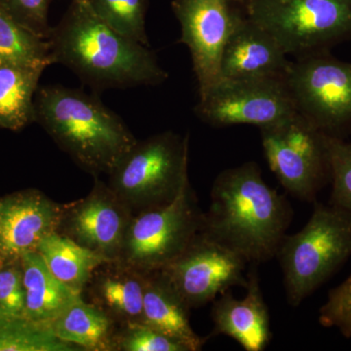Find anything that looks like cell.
<instances>
[{
    "label": "cell",
    "mask_w": 351,
    "mask_h": 351,
    "mask_svg": "<svg viewBox=\"0 0 351 351\" xmlns=\"http://www.w3.org/2000/svg\"><path fill=\"white\" fill-rule=\"evenodd\" d=\"M290 203L263 179L254 161L221 171L213 182L200 232L247 263L276 257L292 221Z\"/></svg>",
    "instance_id": "1"
},
{
    "label": "cell",
    "mask_w": 351,
    "mask_h": 351,
    "mask_svg": "<svg viewBox=\"0 0 351 351\" xmlns=\"http://www.w3.org/2000/svg\"><path fill=\"white\" fill-rule=\"evenodd\" d=\"M55 64L97 90L156 86L168 78L149 46L122 36L73 0L48 38Z\"/></svg>",
    "instance_id": "2"
},
{
    "label": "cell",
    "mask_w": 351,
    "mask_h": 351,
    "mask_svg": "<svg viewBox=\"0 0 351 351\" xmlns=\"http://www.w3.org/2000/svg\"><path fill=\"white\" fill-rule=\"evenodd\" d=\"M36 121L83 170L110 175L137 138L119 115L82 90L38 87Z\"/></svg>",
    "instance_id": "3"
},
{
    "label": "cell",
    "mask_w": 351,
    "mask_h": 351,
    "mask_svg": "<svg viewBox=\"0 0 351 351\" xmlns=\"http://www.w3.org/2000/svg\"><path fill=\"white\" fill-rule=\"evenodd\" d=\"M351 256V215L315 202L300 232L284 237L276 257L287 301L297 307L326 282Z\"/></svg>",
    "instance_id": "4"
},
{
    "label": "cell",
    "mask_w": 351,
    "mask_h": 351,
    "mask_svg": "<svg viewBox=\"0 0 351 351\" xmlns=\"http://www.w3.org/2000/svg\"><path fill=\"white\" fill-rule=\"evenodd\" d=\"M189 135L156 134L136 144L110 175L108 186L134 214L171 202L189 181Z\"/></svg>",
    "instance_id": "5"
},
{
    "label": "cell",
    "mask_w": 351,
    "mask_h": 351,
    "mask_svg": "<svg viewBox=\"0 0 351 351\" xmlns=\"http://www.w3.org/2000/svg\"><path fill=\"white\" fill-rule=\"evenodd\" d=\"M246 12L288 56L331 51L351 40V0H256Z\"/></svg>",
    "instance_id": "6"
},
{
    "label": "cell",
    "mask_w": 351,
    "mask_h": 351,
    "mask_svg": "<svg viewBox=\"0 0 351 351\" xmlns=\"http://www.w3.org/2000/svg\"><path fill=\"white\" fill-rule=\"evenodd\" d=\"M202 214L188 181L168 204L133 215L115 261L144 276L159 271L199 232Z\"/></svg>",
    "instance_id": "7"
},
{
    "label": "cell",
    "mask_w": 351,
    "mask_h": 351,
    "mask_svg": "<svg viewBox=\"0 0 351 351\" xmlns=\"http://www.w3.org/2000/svg\"><path fill=\"white\" fill-rule=\"evenodd\" d=\"M258 129L263 154L281 186L300 200L315 201L331 182L326 134L299 112Z\"/></svg>",
    "instance_id": "8"
},
{
    "label": "cell",
    "mask_w": 351,
    "mask_h": 351,
    "mask_svg": "<svg viewBox=\"0 0 351 351\" xmlns=\"http://www.w3.org/2000/svg\"><path fill=\"white\" fill-rule=\"evenodd\" d=\"M295 110L330 137L351 132V63L331 51L295 57L285 75Z\"/></svg>",
    "instance_id": "9"
},
{
    "label": "cell",
    "mask_w": 351,
    "mask_h": 351,
    "mask_svg": "<svg viewBox=\"0 0 351 351\" xmlns=\"http://www.w3.org/2000/svg\"><path fill=\"white\" fill-rule=\"evenodd\" d=\"M196 117L214 127L276 123L297 112L286 83L278 77L221 78L195 106Z\"/></svg>",
    "instance_id": "10"
},
{
    "label": "cell",
    "mask_w": 351,
    "mask_h": 351,
    "mask_svg": "<svg viewBox=\"0 0 351 351\" xmlns=\"http://www.w3.org/2000/svg\"><path fill=\"white\" fill-rule=\"evenodd\" d=\"M247 263L235 252L199 232L160 274L189 308L213 302L230 288H246Z\"/></svg>",
    "instance_id": "11"
},
{
    "label": "cell",
    "mask_w": 351,
    "mask_h": 351,
    "mask_svg": "<svg viewBox=\"0 0 351 351\" xmlns=\"http://www.w3.org/2000/svg\"><path fill=\"white\" fill-rule=\"evenodd\" d=\"M171 7L181 25L180 43L191 52L201 96L221 78V55L246 9L232 0H173Z\"/></svg>",
    "instance_id": "12"
},
{
    "label": "cell",
    "mask_w": 351,
    "mask_h": 351,
    "mask_svg": "<svg viewBox=\"0 0 351 351\" xmlns=\"http://www.w3.org/2000/svg\"><path fill=\"white\" fill-rule=\"evenodd\" d=\"M133 215L108 184L95 177L86 197L64 204L56 232L108 261H115Z\"/></svg>",
    "instance_id": "13"
},
{
    "label": "cell",
    "mask_w": 351,
    "mask_h": 351,
    "mask_svg": "<svg viewBox=\"0 0 351 351\" xmlns=\"http://www.w3.org/2000/svg\"><path fill=\"white\" fill-rule=\"evenodd\" d=\"M64 204L38 189L16 191L0 198V261L17 260L38 251L51 233L56 232Z\"/></svg>",
    "instance_id": "14"
},
{
    "label": "cell",
    "mask_w": 351,
    "mask_h": 351,
    "mask_svg": "<svg viewBox=\"0 0 351 351\" xmlns=\"http://www.w3.org/2000/svg\"><path fill=\"white\" fill-rule=\"evenodd\" d=\"M246 295L237 299L230 291L213 301L214 336L223 335L246 351H263L271 339L269 308L263 299L257 270L248 274Z\"/></svg>",
    "instance_id": "15"
},
{
    "label": "cell",
    "mask_w": 351,
    "mask_h": 351,
    "mask_svg": "<svg viewBox=\"0 0 351 351\" xmlns=\"http://www.w3.org/2000/svg\"><path fill=\"white\" fill-rule=\"evenodd\" d=\"M290 61L276 38L247 14L223 49L221 78L285 76Z\"/></svg>",
    "instance_id": "16"
},
{
    "label": "cell",
    "mask_w": 351,
    "mask_h": 351,
    "mask_svg": "<svg viewBox=\"0 0 351 351\" xmlns=\"http://www.w3.org/2000/svg\"><path fill=\"white\" fill-rule=\"evenodd\" d=\"M147 276L117 261L97 267L85 286L90 302L117 323L119 326L143 322L144 295Z\"/></svg>",
    "instance_id": "17"
},
{
    "label": "cell",
    "mask_w": 351,
    "mask_h": 351,
    "mask_svg": "<svg viewBox=\"0 0 351 351\" xmlns=\"http://www.w3.org/2000/svg\"><path fill=\"white\" fill-rule=\"evenodd\" d=\"M189 311L160 274L154 272L147 276L143 322L179 341L188 351L201 350L207 338H201L191 328Z\"/></svg>",
    "instance_id": "18"
},
{
    "label": "cell",
    "mask_w": 351,
    "mask_h": 351,
    "mask_svg": "<svg viewBox=\"0 0 351 351\" xmlns=\"http://www.w3.org/2000/svg\"><path fill=\"white\" fill-rule=\"evenodd\" d=\"M21 263L25 291V317L50 324L82 297L51 274L38 251L25 254Z\"/></svg>",
    "instance_id": "19"
},
{
    "label": "cell",
    "mask_w": 351,
    "mask_h": 351,
    "mask_svg": "<svg viewBox=\"0 0 351 351\" xmlns=\"http://www.w3.org/2000/svg\"><path fill=\"white\" fill-rule=\"evenodd\" d=\"M60 341L86 351L114 350L119 326L100 307L80 298L50 323Z\"/></svg>",
    "instance_id": "20"
},
{
    "label": "cell",
    "mask_w": 351,
    "mask_h": 351,
    "mask_svg": "<svg viewBox=\"0 0 351 351\" xmlns=\"http://www.w3.org/2000/svg\"><path fill=\"white\" fill-rule=\"evenodd\" d=\"M44 71L0 63V128L20 131L36 121L34 100Z\"/></svg>",
    "instance_id": "21"
},
{
    "label": "cell",
    "mask_w": 351,
    "mask_h": 351,
    "mask_svg": "<svg viewBox=\"0 0 351 351\" xmlns=\"http://www.w3.org/2000/svg\"><path fill=\"white\" fill-rule=\"evenodd\" d=\"M38 252L51 274L80 294L95 269L110 262L58 232L48 235L39 245Z\"/></svg>",
    "instance_id": "22"
},
{
    "label": "cell",
    "mask_w": 351,
    "mask_h": 351,
    "mask_svg": "<svg viewBox=\"0 0 351 351\" xmlns=\"http://www.w3.org/2000/svg\"><path fill=\"white\" fill-rule=\"evenodd\" d=\"M0 63L38 66L54 64L48 39L23 27L0 7Z\"/></svg>",
    "instance_id": "23"
},
{
    "label": "cell",
    "mask_w": 351,
    "mask_h": 351,
    "mask_svg": "<svg viewBox=\"0 0 351 351\" xmlns=\"http://www.w3.org/2000/svg\"><path fill=\"white\" fill-rule=\"evenodd\" d=\"M0 351H82L60 341L50 324L25 316L0 317Z\"/></svg>",
    "instance_id": "24"
},
{
    "label": "cell",
    "mask_w": 351,
    "mask_h": 351,
    "mask_svg": "<svg viewBox=\"0 0 351 351\" xmlns=\"http://www.w3.org/2000/svg\"><path fill=\"white\" fill-rule=\"evenodd\" d=\"M149 0H88L92 12L122 36L149 46L145 17Z\"/></svg>",
    "instance_id": "25"
},
{
    "label": "cell",
    "mask_w": 351,
    "mask_h": 351,
    "mask_svg": "<svg viewBox=\"0 0 351 351\" xmlns=\"http://www.w3.org/2000/svg\"><path fill=\"white\" fill-rule=\"evenodd\" d=\"M327 145L331 168L330 204L351 215V143L327 136Z\"/></svg>",
    "instance_id": "26"
},
{
    "label": "cell",
    "mask_w": 351,
    "mask_h": 351,
    "mask_svg": "<svg viewBox=\"0 0 351 351\" xmlns=\"http://www.w3.org/2000/svg\"><path fill=\"white\" fill-rule=\"evenodd\" d=\"M117 351H188L186 346L144 322L120 326L115 338Z\"/></svg>",
    "instance_id": "27"
},
{
    "label": "cell",
    "mask_w": 351,
    "mask_h": 351,
    "mask_svg": "<svg viewBox=\"0 0 351 351\" xmlns=\"http://www.w3.org/2000/svg\"><path fill=\"white\" fill-rule=\"evenodd\" d=\"M25 291L21 258L0 261V309L6 315L24 316Z\"/></svg>",
    "instance_id": "28"
},
{
    "label": "cell",
    "mask_w": 351,
    "mask_h": 351,
    "mask_svg": "<svg viewBox=\"0 0 351 351\" xmlns=\"http://www.w3.org/2000/svg\"><path fill=\"white\" fill-rule=\"evenodd\" d=\"M318 319L323 327L337 329L346 338H351V274L330 291Z\"/></svg>",
    "instance_id": "29"
},
{
    "label": "cell",
    "mask_w": 351,
    "mask_h": 351,
    "mask_svg": "<svg viewBox=\"0 0 351 351\" xmlns=\"http://www.w3.org/2000/svg\"><path fill=\"white\" fill-rule=\"evenodd\" d=\"M53 0H0V7L23 27L48 39L51 29L49 8Z\"/></svg>",
    "instance_id": "30"
},
{
    "label": "cell",
    "mask_w": 351,
    "mask_h": 351,
    "mask_svg": "<svg viewBox=\"0 0 351 351\" xmlns=\"http://www.w3.org/2000/svg\"><path fill=\"white\" fill-rule=\"evenodd\" d=\"M234 3L239 4V5L243 7L244 9L248 8L253 2L256 0H232Z\"/></svg>",
    "instance_id": "31"
},
{
    "label": "cell",
    "mask_w": 351,
    "mask_h": 351,
    "mask_svg": "<svg viewBox=\"0 0 351 351\" xmlns=\"http://www.w3.org/2000/svg\"><path fill=\"white\" fill-rule=\"evenodd\" d=\"M75 1L80 2V3L87 4L88 0H75Z\"/></svg>",
    "instance_id": "32"
},
{
    "label": "cell",
    "mask_w": 351,
    "mask_h": 351,
    "mask_svg": "<svg viewBox=\"0 0 351 351\" xmlns=\"http://www.w3.org/2000/svg\"><path fill=\"white\" fill-rule=\"evenodd\" d=\"M6 314L3 313V311L0 309V317H3V316H5ZM9 316V315H8Z\"/></svg>",
    "instance_id": "33"
}]
</instances>
